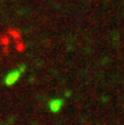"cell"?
<instances>
[{
  "mask_svg": "<svg viewBox=\"0 0 124 125\" xmlns=\"http://www.w3.org/2000/svg\"><path fill=\"white\" fill-rule=\"evenodd\" d=\"M65 101L62 98H52L49 101V109L51 113H58L63 107Z\"/></svg>",
  "mask_w": 124,
  "mask_h": 125,
  "instance_id": "2",
  "label": "cell"
},
{
  "mask_svg": "<svg viewBox=\"0 0 124 125\" xmlns=\"http://www.w3.org/2000/svg\"><path fill=\"white\" fill-rule=\"evenodd\" d=\"M23 71H24V67H20V68H17V69H12L11 72H9L7 75L5 77V80H4L5 85L11 86V85L16 84L20 80V78H21Z\"/></svg>",
  "mask_w": 124,
  "mask_h": 125,
  "instance_id": "1",
  "label": "cell"
}]
</instances>
